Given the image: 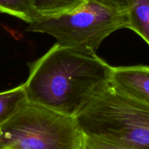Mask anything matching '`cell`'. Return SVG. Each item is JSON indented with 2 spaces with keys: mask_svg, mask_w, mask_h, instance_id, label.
I'll use <instances>...</instances> for the list:
<instances>
[{
  "mask_svg": "<svg viewBox=\"0 0 149 149\" xmlns=\"http://www.w3.org/2000/svg\"><path fill=\"white\" fill-rule=\"evenodd\" d=\"M127 27V13L95 0H87L71 13L58 17H39L29 23L26 31L50 35L61 47L97 54L106 37Z\"/></svg>",
  "mask_w": 149,
  "mask_h": 149,
  "instance_id": "obj_4",
  "label": "cell"
},
{
  "mask_svg": "<svg viewBox=\"0 0 149 149\" xmlns=\"http://www.w3.org/2000/svg\"><path fill=\"white\" fill-rule=\"evenodd\" d=\"M32 10L40 17H53L71 13L87 0H28Z\"/></svg>",
  "mask_w": 149,
  "mask_h": 149,
  "instance_id": "obj_6",
  "label": "cell"
},
{
  "mask_svg": "<svg viewBox=\"0 0 149 149\" xmlns=\"http://www.w3.org/2000/svg\"><path fill=\"white\" fill-rule=\"evenodd\" d=\"M104 5L118 10L119 11L128 13L134 0H95Z\"/></svg>",
  "mask_w": 149,
  "mask_h": 149,
  "instance_id": "obj_11",
  "label": "cell"
},
{
  "mask_svg": "<svg viewBox=\"0 0 149 149\" xmlns=\"http://www.w3.org/2000/svg\"><path fill=\"white\" fill-rule=\"evenodd\" d=\"M84 144L90 149H148L122 144L113 143L87 136H84Z\"/></svg>",
  "mask_w": 149,
  "mask_h": 149,
  "instance_id": "obj_10",
  "label": "cell"
},
{
  "mask_svg": "<svg viewBox=\"0 0 149 149\" xmlns=\"http://www.w3.org/2000/svg\"><path fill=\"white\" fill-rule=\"evenodd\" d=\"M111 83L127 95L149 106V66L112 67Z\"/></svg>",
  "mask_w": 149,
  "mask_h": 149,
  "instance_id": "obj_5",
  "label": "cell"
},
{
  "mask_svg": "<svg viewBox=\"0 0 149 149\" xmlns=\"http://www.w3.org/2000/svg\"><path fill=\"white\" fill-rule=\"evenodd\" d=\"M82 149H90V148H87V147L86 146H84H84H83Z\"/></svg>",
  "mask_w": 149,
  "mask_h": 149,
  "instance_id": "obj_12",
  "label": "cell"
},
{
  "mask_svg": "<svg viewBox=\"0 0 149 149\" xmlns=\"http://www.w3.org/2000/svg\"><path fill=\"white\" fill-rule=\"evenodd\" d=\"M127 15V29L135 31L149 45V0H134Z\"/></svg>",
  "mask_w": 149,
  "mask_h": 149,
  "instance_id": "obj_7",
  "label": "cell"
},
{
  "mask_svg": "<svg viewBox=\"0 0 149 149\" xmlns=\"http://www.w3.org/2000/svg\"><path fill=\"white\" fill-rule=\"evenodd\" d=\"M84 136L149 149V106L109 82L77 117Z\"/></svg>",
  "mask_w": 149,
  "mask_h": 149,
  "instance_id": "obj_2",
  "label": "cell"
},
{
  "mask_svg": "<svg viewBox=\"0 0 149 149\" xmlns=\"http://www.w3.org/2000/svg\"><path fill=\"white\" fill-rule=\"evenodd\" d=\"M0 13L20 18L29 24L40 17L32 10L28 0H0Z\"/></svg>",
  "mask_w": 149,
  "mask_h": 149,
  "instance_id": "obj_9",
  "label": "cell"
},
{
  "mask_svg": "<svg viewBox=\"0 0 149 149\" xmlns=\"http://www.w3.org/2000/svg\"><path fill=\"white\" fill-rule=\"evenodd\" d=\"M29 67L28 100L76 118L109 84L112 71L97 54L56 43Z\"/></svg>",
  "mask_w": 149,
  "mask_h": 149,
  "instance_id": "obj_1",
  "label": "cell"
},
{
  "mask_svg": "<svg viewBox=\"0 0 149 149\" xmlns=\"http://www.w3.org/2000/svg\"><path fill=\"white\" fill-rule=\"evenodd\" d=\"M77 118L28 101L0 126V149H82Z\"/></svg>",
  "mask_w": 149,
  "mask_h": 149,
  "instance_id": "obj_3",
  "label": "cell"
},
{
  "mask_svg": "<svg viewBox=\"0 0 149 149\" xmlns=\"http://www.w3.org/2000/svg\"><path fill=\"white\" fill-rule=\"evenodd\" d=\"M28 101L23 84L11 90L0 92V126L15 114Z\"/></svg>",
  "mask_w": 149,
  "mask_h": 149,
  "instance_id": "obj_8",
  "label": "cell"
}]
</instances>
